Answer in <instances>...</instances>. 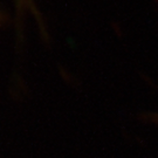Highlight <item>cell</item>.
I'll list each match as a JSON object with an SVG mask.
<instances>
[{
    "label": "cell",
    "mask_w": 158,
    "mask_h": 158,
    "mask_svg": "<svg viewBox=\"0 0 158 158\" xmlns=\"http://www.w3.org/2000/svg\"><path fill=\"white\" fill-rule=\"evenodd\" d=\"M17 2L20 5V7H29V8H32L34 10V2L33 0H17Z\"/></svg>",
    "instance_id": "obj_1"
},
{
    "label": "cell",
    "mask_w": 158,
    "mask_h": 158,
    "mask_svg": "<svg viewBox=\"0 0 158 158\" xmlns=\"http://www.w3.org/2000/svg\"><path fill=\"white\" fill-rule=\"evenodd\" d=\"M147 118L150 119V121L153 122V123L158 124V114H150V115H148L147 116Z\"/></svg>",
    "instance_id": "obj_2"
}]
</instances>
